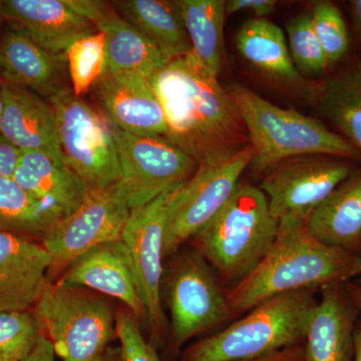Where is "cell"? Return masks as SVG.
Listing matches in <instances>:
<instances>
[{"label": "cell", "instance_id": "cell-1", "mask_svg": "<svg viewBox=\"0 0 361 361\" xmlns=\"http://www.w3.org/2000/svg\"><path fill=\"white\" fill-rule=\"evenodd\" d=\"M149 82L165 113V139L197 163L231 156L249 144L229 92L187 56L172 59Z\"/></svg>", "mask_w": 361, "mask_h": 361}, {"label": "cell", "instance_id": "cell-2", "mask_svg": "<svg viewBox=\"0 0 361 361\" xmlns=\"http://www.w3.org/2000/svg\"><path fill=\"white\" fill-rule=\"evenodd\" d=\"M361 276V256L316 239L307 222L279 221L276 239L260 263L226 294L230 311H246L271 297L348 283Z\"/></svg>", "mask_w": 361, "mask_h": 361}, {"label": "cell", "instance_id": "cell-3", "mask_svg": "<svg viewBox=\"0 0 361 361\" xmlns=\"http://www.w3.org/2000/svg\"><path fill=\"white\" fill-rule=\"evenodd\" d=\"M228 92L245 126L256 174H267L282 161L300 156L361 161L360 149L322 121L275 106L244 85H233Z\"/></svg>", "mask_w": 361, "mask_h": 361}, {"label": "cell", "instance_id": "cell-4", "mask_svg": "<svg viewBox=\"0 0 361 361\" xmlns=\"http://www.w3.org/2000/svg\"><path fill=\"white\" fill-rule=\"evenodd\" d=\"M317 290L271 297L227 329L190 346L182 361L248 360L301 343Z\"/></svg>", "mask_w": 361, "mask_h": 361}, {"label": "cell", "instance_id": "cell-5", "mask_svg": "<svg viewBox=\"0 0 361 361\" xmlns=\"http://www.w3.org/2000/svg\"><path fill=\"white\" fill-rule=\"evenodd\" d=\"M278 229L279 221L260 188L239 184L222 210L194 237L226 279L240 281L264 258Z\"/></svg>", "mask_w": 361, "mask_h": 361}, {"label": "cell", "instance_id": "cell-6", "mask_svg": "<svg viewBox=\"0 0 361 361\" xmlns=\"http://www.w3.org/2000/svg\"><path fill=\"white\" fill-rule=\"evenodd\" d=\"M33 313L63 361H97L116 334L111 306L80 287L49 281Z\"/></svg>", "mask_w": 361, "mask_h": 361}, {"label": "cell", "instance_id": "cell-7", "mask_svg": "<svg viewBox=\"0 0 361 361\" xmlns=\"http://www.w3.org/2000/svg\"><path fill=\"white\" fill-rule=\"evenodd\" d=\"M56 115L63 161L87 191L103 190L121 180L118 149L104 116L65 87L49 97Z\"/></svg>", "mask_w": 361, "mask_h": 361}, {"label": "cell", "instance_id": "cell-8", "mask_svg": "<svg viewBox=\"0 0 361 361\" xmlns=\"http://www.w3.org/2000/svg\"><path fill=\"white\" fill-rule=\"evenodd\" d=\"M250 145L225 158L202 161L180 186L164 233V257L174 254L222 210L239 186L242 173L250 166Z\"/></svg>", "mask_w": 361, "mask_h": 361}, {"label": "cell", "instance_id": "cell-9", "mask_svg": "<svg viewBox=\"0 0 361 361\" xmlns=\"http://www.w3.org/2000/svg\"><path fill=\"white\" fill-rule=\"evenodd\" d=\"M130 209L121 182L87 191L80 208L59 220L42 240L51 258L49 278L65 272L85 252L122 238Z\"/></svg>", "mask_w": 361, "mask_h": 361}, {"label": "cell", "instance_id": "cell-10", "mask_svg": "<svg viewBox=\"0 0 361 361\" xmlns=\"http://www.w3.org/2000/svg\"><path fill=\"white\" fill-rule=\"evenodd\" d=\"M110 126L130 210L187 182L198 167L191 156L165 137L132 135Z\"/></svg>", "mask_w": 361, "mask_h": 361}, {"label": "cell", "instance_id": "cell-11", "mask_svg": "<svg viewBox=\"0 0 361 361\" xmlns=\"http://www.w3.org/2000/svg\"><path fill=\"white\" fill-rule=\"evenodd\" d=\"M355 164L336 157H295L269 171L260 189L278 221L307 222L313 211L355 170Z\"/></svg>", "mask_w": 361, "mask_h": 361}, {"label": "cell", "instance_id": "cell-12", "mask_svg": "<svg viewBox=\"0 0 361 361\" xmlns=\"http://www.w3.org/2000/svg\"><path fill=\"white\" fill-rule=\"evenodd\" d=\"M183 184L130 210L121 238L130 255L145 316L157 337L163 334L166 322L161 305L164 233L171 206Z\"/></svg>", "mask_w": 361, "mask_h": 361}, {"label": "cell", "instance_id": "cell-13", "mask_svg": "<svg viewBox=\"0 0 361 361\" xmlns=\"http://www.w3.org/2000/svg\"><path fill=\"white\" fill-rule=\"evenodd\" d=\"M173 341L180 346L222 322L228 312L213 273L200 257L183 261L169 287Z\"/></svg>", "mask_w": 361, "mask_h": 361}, {"label": "cell", "instance_id": "cell-14", "mask_svg": "<svg viewBox=\"0 0 361 361\" xmlns=\"http://www.w3.org/2000/svg\"><path fill=\"white\" fill-rule=\"evenodd\" d=\"M66 2L106 35V73L149 78L172 61L141 30L123 20L111 4L97 0Z\"/></svg>", "mask_w": 361, "mask_h": 361}, {"label": "cell", "instance_id": "cell-15", "mask_svg": "<svg viewBox=\"0 0 361 361\" xmlns=\"http://www.w3.org/2000/svg\"><path fill=\"white\" fill-rule=\"evenodd\" d=\"M97 85L104 118L110 125L132 135L166 137L165 113L149 78L106 73Z\"/></svg>", "mask_w": 361, "mask_h": 361}, {"label": "cell", "instance_id": "cell-16", "mask_svg": "<svg viewBox=\"0 0 361 361\" xmlns=\"http://www.w3.org/2000/svg\"><path fill=\"white\" fill-rule=\"evenodd\" d=\"M51 258L30 237L0 232V312L35 307L49 283Z\"/></svg>", "mask_w": 361, "mask_h": 361}, {"label": "cell", "instance_id": "cell-17", "mask_svg": "<svg viewBox=\"0 0 361 361\" xmlns=\"http://www.w3.org/2000/svg\"><path fill=\"white\" fill-rule=\"evenodd\" d=\"M320 290L322 298L311 310L304 337L306 361H353L360 311L345 283L327 285Z\"/></svg>", "mask_w": 361, "mask_h": 361}, {"label": "cell", "instance_id": "cell-18", "mask_svg": "<svg viewBox=\"0 0 361 361\" xmlns=\"http://www.w3.org/2000/svg\"><path fill=\"white\" fill-rule=\"evenodd\" d=\"M4 20L45 51L66 56L78 39L97 32L66 0H4Z\"/></svg>", "mask_w": 361, "mask_h": 361}, {"label": "cell", "instance_id": "cell-19", "mask_svg": "<svg viewBox=\"0 0 361 361\" xmlns=\"http://www.w3.org/2000/svg\"><path fill=\"white\" fill-rule=\"evenodd\" d=\"M58 282L115 297L137 317L145 315L130 255L121 239L85 252L66 268Z\"/></svg>", "mask_w": 361, "mask_h": 361}, {"label": "cell", "instance_id": "cell-20", "mask_svg": "<svg viewBox=\"0 0 361 361\" xmlns=\"http://www.w3.org/2000/svg\"><path fill=\"white\" fill-rule=\"evenodd\" d=\"M0 134L20 151H39L65 165L51 104L30 90L2 82ZM66 166V165H65Z\"/></svg>", "mask_w": 361, "mask_h": 361}, {"label": "cell", "instance_id": "cell-21", "mask_svg": "<svg viewBox=\"0 0 361 361\" xmlns=\"http://www.w3.org/2000/svg\"><path fill=\"white\" fill-rule=\"evenodd\" d=\"M66 56L45 51L18 30L8 26L0 37V78L42 97L65 89Z\"/></svg>", "mask_w": 361, "mask_h": 361}, {"label": "cell", "instance_id": "cell-22", "mask_svg": "<svg viewBox=\"0 0 361 361\" xmlns=\"http://www.w3.org/2000/svg\"><path fill=\"white\" fill-rule=\"evenodd\" d=\"M13 179L61 219L80 208L87 194L70 169L39 151L20 152Z\"/></svg>", "mask_w": 361, "mask_h": 361}, {"label": "cell", "instance_id": "cell-23", "mask_svg": "<svg viewBox=\"0 0 361 361\" xmlns=\"http://www.w3.org/2000/svg\"><path fill=\"white\" fill-rule=\"evenodd\" d=\"M307 226L322 243L361 256V168L313 211Z\"/></svg>", "mask_w": 361, "mask_h": 361}, {"label": "cell", "instance_id": "cell-24", "mask_svg": "<svg viewBox=\"0 0 361 361\" xmlns=\"http://www.w3.org/2000/svg\"><path fill=\"white\" fill-rule=\"evenodd\" d=\"M116 13L141 30L170 59L184 58L191 42L178 0H120L111 2Z\"/></svg>", "mask_w": 361, "mask_h": 361}, {"label": "cell", "instance_id": "cell-25", "mask_svg": "<svg viewBox=\"0 0 361 361\" xmlns=\"http://www.w3.org/2000/svg\"><path fill=\"white\" fill-rule=\"evenodd\" d=\"M192 51L187 58L218 77L223 61V30L226 18L223 0H178Z\"/></svg>", "mask_w": 361, "mask_h": 361}, {"label": "cell", "instance_id": "cell-26", "mask_svg": "<svg viewBox=\"0 0 361 361\" xmlns=\"http://www.w3.org/2000/svg\"><path fill=\"white\" fill-rule=\"evenodd\" d=\"M236 44L240 54L259 70L283 82H300L283 30L272 21L266 18L246 21L237 35Z\"/></svg>", "mask_w": 361, "mask_h": 361}, {"label": "cell", "instance_id": "cell-27", "mask_svg": "<svg viewBox=\"0 0 361 361\" xmlns=\"http://www.w3.org/2000/svg\"><path fill=\"white\" fill-rule=\"evenodd\" d=\"M360 63L325 80L317 92L322 115L361 153Z\"/></svg>", "mask_w": 361, "mask_h": 361}, {"label": "cell", "instance_id": "cell-28", "mask_svg": "<svg viewBox=\"0 0 361 361\" xmlns=\"http://www.w3.org/2000/svg\"><path fill=\"white\" fill-rule=\"evenodd\" d=\"M59 220L58 214L28 194L13 178L0 176V232L42 241Z\"/></svg>", "mask_w": 361, "mask_h": 361}, {"label": "cell", "instance_id": "cell-29", "mask_svg": "<svg viewBox=\"0 0 361 361\" xmlns=\"http://www.w3.org/2000/svg\"><path fill=\"white\" fill-rule=\"evenodd\" d=\"M73 92L80 97L89 92L106 73V42L104 32L97 30L78 39L66 52Z\"/></svg>", "mask_w": 361, "mask_h": 361}, {"label": "cell", "instance_id": "cell-30", "mask_svg": "<svg viewBox=\"0 0 361 361\" xmlns=\"http://www.w3.org/2000/svg\"><path fill=\"white\" fill-rule=\"evenodd\" d=\"M42 336L35 313L28 310L0 312V355L23 360Z\"/></svg>", "mask_w": 361, "mask_h": 361}, {"label": "cell", "instance_id": "cell-31", "mask_svg": "<svg viewBox=\"0 0 361 361\" xmlns=\"http://www.w3.org/2000/svg\"><path fill=\"white\" fill-rule=\"evenodd\" d=\"M289 52L296 70L306 75H319L329 68L326 56L316 37L310 14L293 18L286 26Z\"/></svg>", "mask_w": 361, "mask_h": 361}, {"label": "cell", "instance_id": "cell-32", "mask_svg": "<svg viewBox=\"0 0 361 361\" xmlns=\"http://www.w3.org/2000/svg\"><path fill=\"white\" fill-rule=\"evenodd\" d=\"M313 30L329 66L341 61L349 49V37L345 21L336 4L320 1L314 4L310 13Z\"/></svg>", "mask_w": 361, "mask_h": 361}, {"label": "cell", "instance_id": "cell-33", "mask_svg": "<svg viewBox=\"0 0 361 361\" xmlns=\"http://www.w3.org/2000/svg\"><path fill=\"white\" fill-rule=\"evenodd\" d=\"M116 334L120 339L123 361H161L129 313L122 312L116 316Z\"/></svg>", "mask_w": 361, "mask_h": 361}, {"label": "cell", "instance_id": "cell-34", "mask_svg": "<svg viewBox=\"0 0 361 361\" xmlns=\"http://www.w3.org/2000/svg\"><path fill=\"white\" fill-rule=\"evenodd\" d=\"M277 6L275 0H229L225 1L226 16L241 13V11H253L255 18H265L268 14L274 11Z\"/></svg>", "mask_w": 361, "mask_h": 361}, {"label": "cell", "instance_id": "cell-35", "mask_svg": "<svg viewBox=\"0 0 361 361\" xmlns=\"http://www.w3.org/2000/svg\"><path fill=\"white\" fill-rule=\"evenodd\" d=\"M20 152L0 134V176L13 178L20 160Z\"/></svg>", "mask_w": 361, "mask_h": 361}, {"label": "cell", "instance_id": "cell-36", "mask_svg": "<svg viewBox=\"0 0 361 361\" xmlns=\"http://www.w3.org/2000/svg\"><path fill=\"white\" fill-rule=\"evenodd\" d=\"M243 361H306V356L303 344L296 343L271 353L269 355Z\"/></svg>", "mask_w": 361, "mask_h": 361}, {"label": "cell", "instance_id": "cell-37", "mask_svg": "<svg viewBox=\"0 0 361 361\" xmlns=\"http://www.w3.org/2000/svg\"><path fill=\"white\" fill-rule=\"evenodd\" d=\"M21 361H56V353L51 342L42 336L32 353Z\"/></svg>", "mask_w": 361, "mask_h": 361}, {"label": "cell", "instance_id": "cell-38", "mask_svg": "<svg viewBox=\"0 0 361 361\" xmlns=\"http://www.w3.org/2000/svg\"><path fill=\"white\" fill-rule=\"evenodd\" d=\"M346 290H348L349 296L353 299V303L355 304L358 311L361 314V280L358 281H349L345 283Z\"/></svg>", "mask_w": 361, "mask_h": 361}, {"label": "cell", "instance_id": "cell-39", "mask_svg": "<svg viewBox=\"0 0 361 361\" xmlns=\"http://www.w3.org/2000/svg\"><path fill=\"white\" fill-rule=\"evenodd\" d=\"M350 13L355 30L361 37V0L350 1Z\"/></svg>", "mask_w": 361, "mask_h": 361}, {"label": "cell", "instance_id": "cell-40", "mask_svg": "<svg viewBox=\"0 0 361 361\" xmlns=\"http://www.w3.org/2000/svg\"><path fill=\"white\" fill-rule=\"evenodd\" d=\"M353 361H361V317L358 319L355 327Z\"/></svg>", "mask_w": 361, "mask_h": 361}, {"label": "cell", "instance_id": "cell-41", "mask_svg": "<svg viewBox=\"0 0 361 361\" xmlns=\"http://www.w3.org/2000/svg\"><path fill=\"white\" fill-rule=\"evenodd\" d=\"M97 361H123V360L121 350L118 353H114V351L106 353V351Z\"/></svg>", "mask_w": 361, "mask_h": 361}, {"label": "cell", "instance_id": "cell-42", "mask_svg": "<svg viewBox=\"0 0 361 361\" xmlns=\"http://www.w3.org/2000/svg\"><path fill=\"white\" fill-rule=\"evenodd\" d=\"M2 111H4V96H2V80L0 78V121H1Z\"/></svg>", "mask_w": 361, "mask_h": 361}, {"label": "cell", "instance_id": "cell-43", "mask_svg": "<svg viewBox=\"0 0 361 361\" xmlns=\"http://www.w3.org/2000/svg\"><path fill=\"white\" fill-rule=\"evenodd\" d=\"M0 361H18L13 358L8 357V356L0 355Z\"/></svg>", "mask_w": 361, "mask_h": 361}, {"label": "cell", "instance_id": "cell-44", "mask_svg": "<svg viewBox=\"0 0 361 361\" xmlns=\"http://www.w3.org/2000/svg\"><path fill=\"white\" fill-rule=\"evenodd\" d=\"M2 20H4V13H2L1 1H0V23H1Z\"/></svg>", "mask_w": 361, "mask_h": 361}, {"label": "cell", "instance_id": "cell-45", "mask_svg": "<svg viewBox=\"0 0 361 361\" xmlns=\"http://www.w3.org/2000/svg\"><path fill=\"white\" fill-rule=\"evenodd\" d=\"M360 77H361V63H360Z\"/></svg>", "mask_w": 361, "mask_h": 361}]
</instances>
